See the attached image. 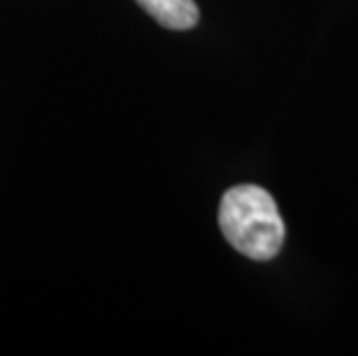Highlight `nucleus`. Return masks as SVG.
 Returning <instances> with one entry per match:
<instances>
[{
	"label": "nucleus",
	"mask_w": 358,
	"mask_h": 356,
	"mask_svg": "<svg viewBox=\"0 0 358 356\" xmlns=\"http://www.w3.org/2000/svg\"><path fill=\"white\" fill-rule=\"evenodd\" d=\"M220 229L250 259H273L285 243V220L275 199L259 185H236L220 201Z\"/></svg>",
	"instance_id": "nucleus-1"
},
{
	"label": "nucleus",
	"mask_w": 358,
	"mask_h": 356,
	"mask_svg": "<svg viewBox=\"0 0 358 356\" xmlns=\"http://www.w3.org/2000/svg\"><path fill=\"white\" fill-rule=\"evenodd\" d=\"M159 26L171 30L194 28L199 21V7L194 0H136Z\"/></svg>",
	"instance_id": "nucleus-2"
}]
</instances>
